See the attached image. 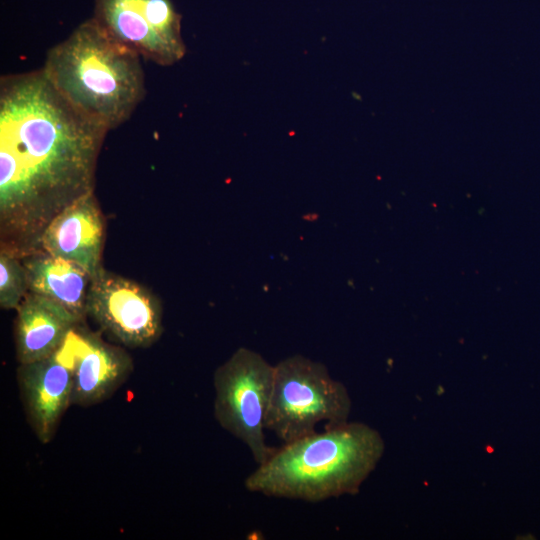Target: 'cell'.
<instances>
[{"label": "cell", "mask_w": 540, "mask_h": 540, "mask_svg": "<svg viewBox=\"0 0 540 540\" xmlns=\"http://www.w3.org/2000/svg\"><path fill=\"white\" fill-rule=\"evenodd\" d=\"M108 132L75 110L42 69L1 77V251L22 258L41 250L49 222L93 191Z\"/></svg>", "instance_id": "1"}, {"label": "cell", "mask_w": 540, "mask_h": 540, "mask_svg": "<svg viewBox=\"0 0 540 540\" xmlns=\"http://www.w3.org/2000/svg\"><path fill=\"white\" fill-rule=\"evenodd\" d=\"M385 450L380 433L367 424L326 426L275 448L245 479V488L268 497L320 502L358 493Z\"/></svg>", "instance_id": "2"}, {"label": "cell", "mask_w": 540, "mask_h": 540, "mask_svg": "<svg viewBox=\"0 0 540 540\" xmlns=\"http://www.w3.org/2000/svg\"><path fill=\"white\" fill-rule=\"evenodd\" d=\"M141 59L92 17L48 50L41 69L75 110L110 131L145 97Z\"/></svg>", "instance_id": "3"}, {"label": "cell", "mask_w": 540, "mask_h": 540, "mask_svg": "<svg viewBox=\"0 0 540 540\" xmlns=\"http://www.w3.org/2000/svg\"><path fill=\"white\" fill-rule=\"evenodd\" d=\"M350 412L347 388L331 377L324 364L293 355L274 366L265 428L284 443L316 432L320 422L345 423Z\"/></svg>", "instance_id": "4"}, {"label": "cell", "mask_w": 540, "mask_h": 540, "mask_svg": "<svg viewBox=\"0 0 540 540\" xmlns=\"http://www.w3.org/2000/svg\"><path fill=\"white\" fill-rule=\"evenodd\" d=\"M274 366L259 353L237 349L214 372V416L219 425L240 440L260 465L275 451L265 442Z\"/></svg>", "instance_id": "5"}, {"label": "cell", "mask_w": 540, "mask_h": 540, "mask_svg": "<svg viewBox=\"0 0 540 540\" xmlns=\"http://www.w3.org/2000/svg\"><path fill=\"white\" fill-rule=\"evenodd\" d=\"M99 26L113 39L160 66L186 54L181 15L171 0H94Z\"/></svg>", "instance_id": "6"}, {"label": "cell", "mask_w": 540, "mask_h": 540, "mask_svg": "<svg viewBox=\"0 0 540 540\" xmlns=\"http://www.w3.org/2000/svg\"><path fill=\"white\" fill-rule=\"evenodd\" d=\"M86 312L102 331L131 348L150 346L163 329L158 299L142 285L103 268L91 280Z\"/></svg>", "instance_id": "7"}, {"label": "cell", "mask_w": 540, "mask_h": 540, "mask_svg": "<svg viewBox=\"0 0 540 540\" xmlns=\"http://www.w3.org/2000/svg\"><path fill=\"white\" fill-rule=\"evenodd\" d=\"M55 357L71 372L72 403L82 406L107 398L132 370L125 351L105 343L83 323L71 328Z\"/></svg>", "instance_id": "8"}, {"label": "cell", "mask_w": 540, "mask_h": 540, "mask_svg": "<svg viewBox=\"0 0 540 540\" xmlns=\"http://www.w3.org/2000/svg\"><path fill=\"white\" fill-rule=\"evenodd\" d=\"M104 220L94 192L61 210L44 229L40 247L46 253L76 263L94 278L103 268Z\"/></svg>", "instance_id": "9"}, {"label": "cell", "mask_w": 540, "mask_h": 540, "mask_svg": "<svg viewBox=\"0 0 540 540\" xmlns=\"http://www.w3.org/2000/svg\"><path fill=\"white\" fill-rule=\"evenodd\" d=\"M18 380L30 425L38 439L47 443L72 403L71 372L53 354L39 361L20 364Z\"/></svg>", "instance_id": "10"}, {"label": "cell", "mask_w": 540, "mask_h": 540, "mask_svg": "<svg viewBox=\"0 0 540 540\" xmlns=\"http://www.w3.org/2000/svg\"><path fill=\"white\" fill-rule=\"evenodd\" d=\"M16 310L15 343L20 364L52 356L71 328L82 324L61 305L30 291Z\"/></svg>", "instance_id": "11"}, {"label": "cell", "mask_w": 540, "mask_h": 540, "mask_svg": "<svg viewBox=\"0 0 540 540\" xmlns=\"http://www.w3.org/2000/svg\"><path fill=\"white\" fill-rule=\"evenodd\" d=\"M27 275L28 291L64 307L83 323L91 276L81 266L43 250L20 258Z\"/></svg>", "instance_id": "12"}, {"label": "cell", "mask_w": 540, "mask_h": 540, "mask_svg": "<svg viewBox=\"0 0 540 540\" xmlns=\"http://www.w3.org/2000/svg\"><path fill=\"white\" fill-rule=\"evenodd\" d=\"M28 292L27 275L21 259L0 252V305L4 309H17Z\"/></svg>", "instance_id": "13"}]
</instances>
